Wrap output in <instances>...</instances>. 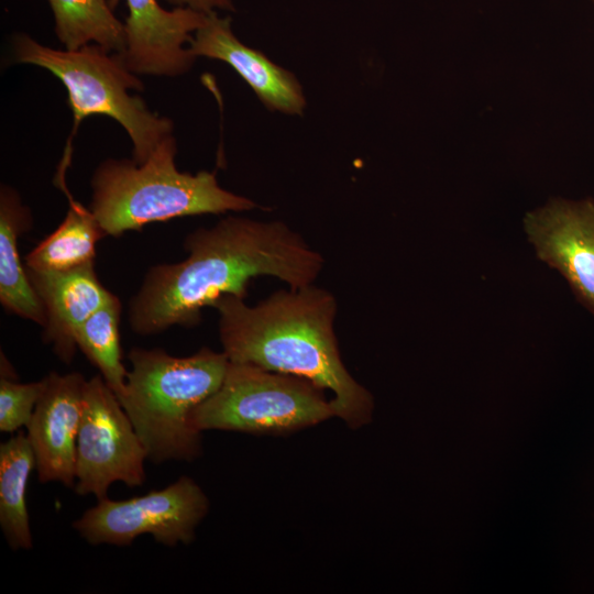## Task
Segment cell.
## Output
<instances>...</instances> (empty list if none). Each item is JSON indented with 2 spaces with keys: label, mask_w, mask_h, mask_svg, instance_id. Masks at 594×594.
Returning <instances> with one entry per match:
<instances>
[{
  "label": "cell",
  "mask_w": 594,
  "mask_h": 594,
  "mask_svg": "<svg viewBox=\"0 0 594 594\" xmlns=\"http://www.w3.org/2000/svg\"><path fill=\"white\" fill-rule=\"evenodd\" d=\"M187 257L151 267L132 297L129 322L140 336L172 326L193 327L201 310L224 295L244 298L257 276H273L297 289L314 284L324 260L282 221L229 216L199 228L184 242Z\"/></svg>",
  "instance_id": "1"
},
{
  "label": "cell",
  "mask_w": 594,
  "mask_h": 594,
  "mask_svg": "<svg viewBox=\"0 0 594 594\" xmlns=\"http://www.w3.org/2000/svg\"><path fill=\"white\" fill-rule=\"evenodd\" d=\"M213 307L230 362L304 377L332 392L336 417L351 429L371 421L373 396L342 362L334 333L338 305L329 290L310 284L276 292L255 306L224 295Z\"/></svg>",
  "instance_id": "2"
},
{
  "label": "cell",
  "mask_w": 594,
  "mask_h": 594,
  "mask_svg": "<svg viewBox=\"0 0 594 594\" xmlns=\"http://www.w3.org/2000/svg\"><path fill=\"white\" fill-rule=\"evenodd\" d=\"M131 370L119 402L140 437L147 460L191 461L201 454L194 409L221 385L229 364L224 352L202 348L189 356L162 349L133 348Z\"/></svg>",
  "instance_id": "3"
},
{
  "label": "cell",
  "mask_w": 594,
  "mask_h": 594,
  "mask_svg": "<svg viewBox=\"0 0 594 594\" xmlns=\"http://www.w3.org/2000/svg\"><path fill=\"white\" fill-rule=\"evenodd\" d=\"M175 155L172 134L141 164L109 158L96 168L90 210L106 235L120 237L147 223L179 217L257 207L253 200L220 187L215 173L179 172Z\"/></svg>",
  "instance_id": "4"
},
{
  "label": "cell",
  "mask_w": 594,
  "mask_h": 594,
  "mask_svg": "<svg viewBox=\"0 0 594 594\" xmlns=\"http://www.w3.org/2000/svg\"><path fill=\"white\" fill-rule=\"evenodd\" d=\"M18 63L50 70L68 92L74 116V132L89 116L103 114L114 119L133 143V161L141 164L173 132L172 120L151 111L130 89H143L142 81L124 63L121 53H111L97 44L78 50H54L26 34L13 41Z\"/></svg>",
  "instance_id": "5"
},
{
  "label": "cell",
  "mask_w": 594,
  "mask_h": 594,
  "mask_svg": "<svg viewBox=\"0 0 594 594\" xmlns=\"http://www.w3.org/2000/svg\"><path fill=\"white\" fill-rule=\"evenodd\" d=\"M324 389L296 375L230 362L220 387L191 414L198 431L288 433L334 417Z\"/></svg>",
  "instance_id": "6"
},
{
  "label": "cell",
  "mask_w": 594,
  "mask_h": 594,
  "mask_svg": "<svg viewBox=\"0 0 594 594\" xmlns=\"http://www.w3.org/2000/svg\"><path fill=\"white\" fill-rule=\"evenodd\" d=\"M209 510V501L190 477L182 476L168 486L123 501L108 497L87 509L73 522L90 544L129 546L150 534L167 547L188 544Z\"/></svg>",
  "instance_id": "7"
},
{
  "label": "cell",
  "mask_w": 594,
  "mask_h": 594,
  "mask_svg": "<svg viewBox=\"0 0 594 594\" xmlns=\"http://www.w3.org/2000/svg\"><path fill=\"white\" fill-rule=\"evenodd\" d=\"M145 448L116 393L101 375L86 380L76 449L78 495L107 497L114 482L129 487L145 481Z\"/></svg>",
  "instance_id": "8"
},
{
  "label": "cell",
  "mask_w": 594,
  "mask_h": 594,
  "mask_svg": "<svg viewBox=\"0 0 594 594\" xmlns=\"http://www.w3.org/2000/svg\"><path fill=\"white\" fill-rule=\"evenodd\" d=\"M114 8L121 0H108ZM125 65L134 74L179 76L193 66L196 56L189 48L195 33L206 21L207 13L190 8L163 9L156 0H124Z\"/></svg>",
  "instance_id": "9"
},
{
  "label": "cell",
  "mask_w": 594,
  "mask_h": 594,
  "mask_svg": "<svg viewBox=\"0 0 594 594\" xmlns=\"http://www.w3.org/2000/svg\"><path fill=\"white\" fill-rule=\"evenodd\" d=\"M525 227L539 257L594 311V201L551 200L528 213Z\"/></svg>",
  "instance_id": "10"
},
{
  "label": "cell",
  "mask_w": 594,
  "mask_h": 594,
  "mask_svg": "<svg viewBox=\"0 0 594 594\" xmlns=\"http://www.w3.org/2000/svg\"><path fill=\"white\" fill-rule=\"evenodd\" d=\"M85 383L77 372H52L45 377V388L26 427L41 483L75 485Z\"/></svg>",
  "instance_id": "11"
},
{
  "label": "cell",
  "mask_w": 594,
  "mask_h": 594,
  "mask_svg": "<svg viewBox=\"0 0 594 594\" xmlns=\"http://www.w3.org/2000/svg\"><path fill=\"white\" fill-rule=\"evenodd\" d=\"M189 45L196 57L205 56L230 65L267 109L286 114L304 113L306 98L296 76L262 52L241 43L231 29L230 16H219L216 11L207 13Z\"/></svg>",
  "instance_id": "12"
},
{
  "label": "cell",
  "mask_w": 594,
  "mask_h": 594,
  "mask_svg": "<svg viewBox=\"0 0 594 594\" xmlns=\"http://www.w3.org/2000/svg\"><path fill=\"white\" fill-rule=\"evenodd\" d=\"M28 276L45 312V341L56 355L69 363L76 352L78 328L113 296L99 282L94 263L62 272H36Z\"/></svg>",
  "instance_id": "13"
},
{
  "label": "cell",
  "mask_w": 594,
  "mask_h": 594,
  "mask_svg": "<svg viewBox=\"0 0 594 594\" xmlns=\"http://www.w3.org/2000/svg\"><path fill=\"white\" fill-rule=\"evenodd\" d=\"M30 210L9 187L0 193V301L10 312L46 324L45 308L23 268L18 238L31 228Z\"/></svg>",
  "instance_id": "14"
},
{
  "label": "cell",
  "mask_w": 594,
  "mask_h": 594,
  "mask_svg": "<svg viewBox=\"0 0 594 594\" xmlns=\"http://www.w3.org/2000/svg\"><path fill=\"white\" fill-rule=\"evenodd\" d=\"M66 163L57 173V185L65 191L69 207L62 223L26 256V268L36 272H62L94 263L96 243L106 235L90 209L68 193L65 184Z\"/></svg>",
  "instance_id": "15"
},
{
  "label": "cell",
  "mask_w": 594,
  "mask_h": 594,
  "mask_svg": "<svg viewBox=\"0 0 594 594\" xmlns=\"http://www.w3.org/2000/svg\"><path fill=\"white\" fill-rule=\"evenodd\" d=\"M36 468L26 433L18 431L0 446V526L12 550L33 547L26 508V485Z\"/></svg>",
  "instance_id": "16"
},
{
  "label": "cell",
  "mask_w": 594,
  "mask_h": 594,
  "mask_svg": "<svg viewBox=\"0 0 594 594\" xmlns=\"http://www.w3.org/2000/svg\"><path fill=\"white\" fill-rule=\"evenodd\" d=\"M55 19V33L68 51L90 42L113 53H123L127 36L107 0H48Z\"/></svg>",
  "instance_id": "17"
},
{
  "label": "cell",
  "mask_w": 594,
  "mask_h": 594,
  "mask_svg": "<svg viewBox=\"0 0 594 594\" xmlns=\"http://www.w3.org/2000/svg\"><path fill=\"white\" fill-rule=\"evenodd\" d=\"M120 316L121 302L113 295L78 328L75 337L77 348L99 370L117 396L123 393L128 374L122 363Z\"/></svg>",
  "instance_id": "18"
},
{
  "label": "cell",
  "mask_w": 594,
  "mask_h": 594,
  "mask_svg": "<svg viewBox=\"0 0 594 594\" xmlns=\"http://www.w3.org/2000/svg\"><path fill=\"white\" fill-rule=\"evenodd\" d=\"M44 388L45 377L38 382L18 383L1 376L0 430L18 432L22 427L26 428Z\"/></svg>",
  "instance_id": "19"
},
{
  "label": "cell",
  "mask_w": 594,
  "mask_h": 594,
  "mask_svg": "<svg viewBox=\"0 0 594 594\" xmlns=\"http://www.w3.org/2000/svg\"><path fill=\"white\" fill-rule=\"evenodd\" d=\"M175 8H190L198 12L210 13L216 10L235 11L233 0H165Z\"/></svg>",
  "instance_id": "20"
},
{
  "label": "cell",
  "mask_w": 594,
  "mask_h": 594,
  "mask_svg": "<svg viewBox=\"0 0 594 594\" xmlns=\"http://www.w3.org/2000/svg\"><path fill=\"white\" fill-rule=\"evenodd\" d=\"M593 3H594V0H593Z\"/></svg>",
  "instance_id": "21"
}]
</instances>
